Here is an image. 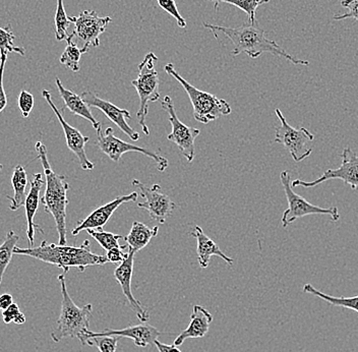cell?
Here are the masks:
<instances>
[{
    "mask_svg": "<svg viewBox=\"0 0 358 352\" xmlns=\"http://www.w3.org/2000/svg\"><path fill=\"white\" fill-rule=\"evenodd\" d=\"M154 344H155L159 352H181L178 346L174 344H165V343L160 342L159 340H156Z\"/></svg>",
    "mask_w": 358,
    "mask_h": 352,
    "instance_id": "cell-39",
    "label": "cell"
},
{
    "mask_svg": "<svg viewBox=\"0 0 358 352\" xmlns=\"http://www.w3.org/2000/svg\"><path fill=\"white\" fill-rule=\"evenodd\" d=\"M212 322L213 316L207 309L201 306H194L189 327L179 334L173 344L180 346L185 340L205 337L210 330Z\"/></svg>",
    "mask_w": 358,
    "mask_h": 352,
    "instance_id": "cell-20",
    "label": "cell"
},
{
    "mask_svg": "<svg viewBox=\"0 0 358 352\" xmlns=\"http://www.w3.org/2000/svg\"><path fill=\"white\" fill-rule=\"evenodd\" d=\"M56 87H57L58 92H59L60 97L64 100V105L71 113L75 115L80 116L84 120L90 121L93 125L94 129H99L102 127V123L95 120L93 114H92L91 108L87 105V103L83 100L82 96L73 93L71 90L64 88L62 85V80L56 78Z\"/></svg>",
    "mask_w": 358,
    "mask_h": 352,
    "instance_id": "cell-22",
    "label": "cell"
},
{
    "mask_svg": "<svg viewBox=\"0 0 358 352\" xmlns=\"http://www.w3.org/2000/svg\"><path fill=\"white\" fill-rule=\"evenodd\" d=\"M164 71L168 75L172 76L178 82L180 83L181 86L187 92L190 102H192V108H194V120L199 122L206 125L210 121L218 120L220 116L231 113V106L227 101L220 99L207 92L201 91L190 85L187 80L176 73L173 64H166Z\"/></svg>",
    "mask_w": 358,
    "mask_h": 352,
    "instance_id": "cell-5",
    "label": "cell"
},
{
    "mask_svg": "<svg viewBox=\"0 0 358 352\" xmlns=\"http://www.w3.org/2000/svg\"><path fill=\"white\" fill-rule=\"evenodd\" d=\"M192 237H196L198 241V248H196V253H198V262L201 269H206L210 264V260L213 255L221 258L226 263L232 266L234 265V259L226 255L225 253L220 250L218 246L212 241L210 237H208L203 232L200 226H194V230L190 233Z\"/></svg>",
    "mask_w": 358,
    "mask_h": 352,
    "instance_id": "cell-21",
    "label": "cell"
},
{
    "mask_svg": "<svg viewBox=\"0 0 358 352\" xmlns=\"http://www.w3.org/2000/svg\"><path fill=\"white\" fill-rule=\"evenodd\" d=\"M34 104H35V99H34L32 94L26 90H22L19 98H17V106L22 112V118H29L31 111H33Z\"/></svg>",
    "mask_w": 358,
    "mask_h": 352,
    "instance_id": "cell-34",
    "label": "cell"
},
{
    "mask_svg": "<svg viewBox=\"0 0 358 352\" xmlns=\"http://www.w3.org/2000/svg\"><path fill=\"white\" fill-rule=\"evenodd\" d=\"M162 108L167 112L168 120L172 127V132L168 134L167 140L176 143L180 153L187 159V162L192 163L196 156L194 141L201 134L200 129L187 127L179 120L173 101L169 96H166L163 99Z\"/></svg>",
    "mask_w": 358,
    "mask_h": 352,
    "instance_id": "cell-11",
    "label": "cell"
},
{
    "mask_svg": "<svg viewBox=\"0 0 358 352\" xmlns=\"http://www.w3.org/2000/svg\"><path fill=\"white\" fill-rule=\"evenodd\" d=\"M45 181L43 174H36L33 176L32 181H31V188L29 190L28 196H27L26 202H24V211H26L27 218V237H28L30 248L34 246L35 241V233H44V230L40 227V225L35 223V216L37 214L38 208H39L40 202H41L42 188H43Z\"/></svg>",
    "mask_w": 358,
    "mask_h": 352,
    "instance_id": "cell-19",
    "label": "cell"
},
{
    "mask_svg": "<svg viewBox=\"0 0 358 352\" xmlns=\"http://www.w3.org/2000/svg\"><path fill=\"white\" fill-rule=\"evenodd\" d=\"M158 232L159 226L149 228L144 223L136 221L134 222L133 226H131V232L123 239L127 242L129 248L136 253L145 248L152 241V239L158 234Z\"/></svg>",
    "mask_w": 358,
    "mask_h": 352,
    "instance_id": "cell-23",
    "label": "cell"
},
{
    "mask_svg": "<svg viewBox=\"0 0 358 352\" xmlns=\"http://www.w3.org/2000/svg\"><path fill=\"white\" fill-rule=\"evenodd\" d=\"M2 169H3V165L0 163V171H1Z\"/></svg>",
    "mask_w": 358,
    "mask_h": 352,
    "instance_id": "cell-42",
    "label": "cell"
},
{
    "mask_svg": "<svg viewBox=\"0 0 358 352\" xmlns=\"http://www.w3.org/2000/svg\"><path fill=\"white\" fill-rule=\"evenodd\" d=\"M8 53L0 55V113L6 109L8 105V97H6V90L3 87L4 67H6Z\"/></svg>",
    "mask_w": 358,
    "mask_h": 352,
    "instance_id": "cell-36",
    "label": "cell"
},
{
    "mask_svg": "<svg viewBox=\"0 0 358 352\" xmlns=\"http://www.w3.org/2000/svg\"><path fill=\"white\" fill-rule=\"evenodd\" d=\"M42 96L46 102L48 103L49 106L51 107L53 112H55L56 118L62 125V129H64V136H66V146L73 154L77 156L78 161H80V167L84 170H93V163L89 160L86 154V145L89 143V136H84L76 127H71L62 115V111L56 107L55 102L52 100L50 92L48 90H43L42 91Z\"/></svg>",
    "mask_w": 358,
    "mask_h": 352,
    "instance_id": "cell-14",
    "label": "cell"
},
{
    "mask_svg": "<svg viewBox=\"0 0 358 352\" xmlns=\"http://www.w3.org/2000/svg\"><path fill=\"white\" fill-rule=\"evenodd\" d=\"M80 96L90 108H97L102 111L109 120L117 125L134 142L140 140V134L134 131L133 127H129L127 123V120H131V113L127 109H120L109 101L102 99L93 92H84Z\"/></svg>",
    "mask_w": 358,
    "mask_h": 352,
    "instance_id": "cell-15",
    "label": "cell"
},
{
    "mask_svg": "<svg viewBox=\"0 0 358 352\" xmlns=\"http://www.w3.org/2000/svg\"><path fill=\"white\" fill-rule=\"evenodd\" d=\"M275 112L281 125L276 127L274 142L283 145L295 162H301L312 154L313 149H308V143L313 142L315 136L304 127H291L279 108Z\"/></svg>",
    "mask_w": 358,
    "mask_h": 352,
    "instance_id": "cell-8",
    "label": "cell"
},
{
    "mask_svg": "<svg viewBox=\"0 0 358 352\" xmlns=\"http://www.w3.org/2000/svg\"><path fill=\"white\" fill-rule=\"evenodd\" d=\"M20 241V237L13 230H10L6 233V239L0 246V286H1L2 277L4 272L8 269V265L10 264L13 259V251L17 246V242Z\"/></svg>",
    "mask_w": 358,
    "mask_h": 352,
    "instance_id": "cell-26",
    "label": "cell"
},
{
    "mask_svg": "<svg viewBox=\"0 0 358 352\" xmlns=\"http://www.w3.org/2000/svg\"><path fill=\"white\" fill-rule=\"evenodd\" d=\"M75 36L73 32L69 34V38L66 40V50L62 53L59 62L62 66H66L67 69H71L73 73H78L80 69V57H82V55H84V53H83L82 48H78V45L73 41V38Z\"/></svg>",
    "mask_w": 358,
    "mask_h": 352,
    "instance_id": "cell-27",
    "label": "cell"
},
{
    "mask_svg": "<svg viewBox=\"0 0 358 352\" xmlns=\"http://www.w3.org/2000/svg\"><path fill=\"white\" fill-rule=\"evenodd\" d=\"M11 185H13L15 194L13 197L8 196L6 198L11 201L10 211H17L24 205L27 196H28L26 192L27 185H28V176H27V171L24 166H15L13 176H11Z\"/></svg>",
    "mask_w": 358,
    "mask_h": 352,
    "instance_id": "cell-24",
    "label": "cell"
},
{
    "mask_svg": "<svg viewBox=\"0 0 358 352\" xmlns=\"http://www.w3.org/2000/svg\"><path fill=\"white\" fill-rule=\"evenodd\" d=\"M26 316L24 315V314L21 313L19 316H17V319L15 320V324L17 325H22L26 323Z\"/></svg>",
    "mask_w": 358,
    "mask_h": 352,
    "instance_id": "cell-41",
    "label": "cell"
},
{
    "mask_svg": "<svg viewBox=\"0 0 358 352\" xmlns=\"http://www.w3.org/2000/svg\"><path fill=\"white\" fill-rule=\"evenodd\" d=\"M69 20L75 24V35L84 42L82 48L84 55L89 52L90 46H99L100 36L112 22L110 17H100L95 10L82 11L78 17H69Z\"/></svg>",
    "mask_w": 358,
    "mask_h": 352,
    "instance_id": "cell-12",
    "label": "cell"
},
{
    "mask_svg": "<svg viewBox=\"0 0 358 352\" xmlns=\"http://www.w3.org/2000/svg\"><path fill=\"white\" fill-rule=\"evenodd\" d=\"M15 39V36L11 31L10 24L6 26V28H0V55L15 52L22 56L24 55L26 51L22 47L15 46L13 43Z\"/></svg>",
    "mask_w": 358,
    "mask_h": 352,
    "instance_id": "cell-30",
    "label": "cell"
},
{
    "mask_svg": "<svg viewBox=\"0 0 358 352\" xmlns=\"http://www.w3.org/2000/svg\"><path fill=\"white\" fill-rule=\"evenodd\" d=\"M36 152L38 159L43 166L46 190L41 198L45 212L50 214L55 218L56 230H57L59 244H66V208L69 206L67 192L69 190V183L66 176L56 174L51 168L48 161L46 146L43 143H36Z\"/></svg>",
    "mask_w": 358,
    "mask_h": 352,
    "instance_id": "cell-3",
    "label": "cell"
},
{
    "mask_svg": "<svg viewBox=\"0 0 358 352\" xmlns=\"http://www.w3.org/2000/svg\"><path fill=\"white\" fill-rule=\"evenodd\" d=\"M157 2L162 10L166 11L167 13H169L171 17L176 20L180 28H187V22L179 13L178 6H176V2L174 0H157Z\"/></svg>",
    "mask_w": 358,
    "mask_h": 352,
    "instance_id": "cell-33",
    "label": "cell"
},
{
    "mask_svg": "<svg viewBox=\"0 0 358 352\" xmlns=\"http://www.w3.org/2000/svg\"><path fill=\"white\" fill-rule=\"evenodd\" d=\"M13 304V297H11V295L6 293V295H0V311H6Z\"/></svg>",
    "mask_w": 358,
    "mask_h": 352,
    "instance_id": "cell-40",
    "label": "cell"
},
{
    "mask_svg": "<svg viewBox=\"0 0 358 352\" xmlns=\"http://www.w3.org/2000/svg\"><path fill=\"white\" fill-rule=\"evenodd\" d=\"M342 164L336 169H328L321 176L313 181H304L295 179L291 183L292 188H310L322 185L331 179H340L345 185H350L352 190L358 192V156L350 147L344 148L341 154Z\"/></svg>",
    "mask_w": 358,
    "mask_h": 352,
    "instance_id": "cell-10",
    "label": "cell"
},
{
    "mask_svg": "<svg viewBox=\"0 0 358 352\" xmlns=\"http://www.w3.org/2000/svg\"><path fill=\"white\" fill-rule=\"evenodd\" d=\"M21 313V309L17 304H11L6 311H2V320H3L4 324H10V323L15 322L17 316Z\"/></svg>",
    "mask_w": 358,
    "mask_h": 352,
    "instance_id": "cell-38",
    "label": "cell"
},
{
    "mask_svg": "<svg viewBox=\"0 0 358 352\" xmlns=\"http://www.w3.org/2000/svg\"><path fill=\"white\" fill-rule=\"evenodd\" d=\"M57 279L62 288V311L56 326L51 332V339L58 343L64 338H77L82 345H88V335L91 332L90 319L93 313V306L91 304L77 306L67 291L66 275L62 273Z\"/></svg>",
    "mask_w": 358,
    "mask_h": 352,
    "instance_id": "cell-4",
    "label": "cell"
},
{
    "mask_svg": "<svg viewBox=\"0 0 358 352\" xmlns=\"http://www.w3.org/2000/svg\"><path fill=\"white\" fill-rule=\"evenodd\" d=\"M341 6L347 8L348 11L342 15H335L333 19L335 21H342V20L353 19L358 22V0H342Z\"/></svg>",
    "mask_w": 358,
    "mask_h": 352,
    "instance_id": "cell-35",
    "label": "cell"
},
{
    "mask_svg": "<svg viewBox=\"0 0 358 352\" xmlns=\"http://www.w3.org/2000/svg\"><path fill=\"white\" fill-rule=\"evenodd\" d=\"M96 336H117L120 338H129V339L133 340L136 346L147 347L148 345L152 344V343L158 340V338L161 336V332L155 327L147 324V323L118 329V330L105 329L104 331L101 332L91 331L88 335V346H90V339L96 337Z\"/></svg>",
    "mask_w": 358,
    "mask_h": 352,
    "instance_id": "cell-18",
    "label": "cell"
},
{
    "mask_svg": "<svg viewBox=\"0 0 358 352\" xmlns=\"http://www.w3.org/2000/svg\"><path fill=\"white\" fill-rule=\"evenodd\" d=\"M98 142L97 146L99 147L102 153L107 155L113 162H118L122 159V155L129 153V152H136V153L144 154L145 156L153 159L157 163V168L159 171L163 172L166 170L168 160L161 155L151 151V150L145 149V148L138 147V146L133 145L120 140L114 134L112 127H107L105 132H102V129H97Z\"/></svg>",
    "mask_w": 358,
    "mask_h": 352,
    "instance_id": "cell-9",
    "label": "cell"
},
{
    "mask_svg": "<svg viewBox=\"0 0 358 352\" xmlns=\"http://www.w3.org/2000/svg\"><path fill=\"white\" fill-rule=\"evenodd\" d=\"M129 246H122L118 248H112L110 251H107L106 258L108 260V263H122L124 261L125 258L127 257L129 253Z\"/></svg>",
    "mask_w": 358,
    "mask_h": 352,
    "instance_id": "cell-37",
    "label": "cell"
},
{
    "mask_svg": "<svg viewBox=\"0 0 358 352\" xmlns=\"http://www.w3.org/2000/svg\"><path fill=\"white\" fill-rule=\"evenodd\" d=\"M158 57L153 52L148 53L138 66V76L131 82V85L138 92L140 98V107L136 112L138 125L142 127L145 136H150L149 127L145 123V118L149 114L150 103L157 102L160 99L159 93V76L155 69Z\"/></svg>",
    "mask_w": 358,
    "mask_h": 352,
    "instance_id": "cell-6",
    "label": "cell"
},
{
    "mask_svg": "<svg viewBox=\"0 0 358 352\" xmlns=\"http://www.w3.org/2000/svg\"><path fill=\"white\" fill-rule=\"evenodd\" d=\"M87 233L91 235L105 251H110L112 248H120V239H123L122 235L113 234L111 232H103L102 230H88Z\"/></svg>",
    "mask_w": 358,
    "mask_h": 352,
    "instance_id": "cell-31",
    "label": "cell"
},
{
    "mask_svg": "<svg viewBox=\"0 0 358 352\" xmlns=\"http://www.w3.org/2000/svg\"><path fill=\"white\" fill-rule=\"evenodd\" d=\"M131 183L140 190L141 196L144 199L143 203L138 204V207L148 211L151 219L159 224H165L176 209V204L163 192L161 185H153L149 188L138 179H134Z\"/></svg>",
    "mask_w": 358,
    "mask_h": 352,
    "instance_id": "cell-13",
    "label": "cell"
},
{
    "mask_svg": "<svg viewBox=\"0 0 358 352\" xmlns=\"http://www.w3.org/2000/svg\"><path fill=\"white\" fill-rule=\"evenodd\" d=\"M213 1H215V10H217L220 2H225V3L236 6L248 15V22L255 24V22H257L256 13L257 8L262 4L268 3L270 0H213Z\"/></svg>",
    "mask_w": 358,
    "mask_h": 352,
    "instance_id": "cell-28",
    "label": "cell"
},
{
    "mask_svg": "<svg viewBox=\"0 0 358 352\" xmlns=\"http://www.w3.org/2000/svg\"><path fill=\"white\" fill-rule=\"evenodd\" d=\"M117 336H96L90 339V346H96L99 352H116L118 346Z\"/></svg>",
    "mask_w": 358,
    "mask_h": 352,
    "instance_id": "cell-32",
    "label": "cell"
},
{
    "mask_svg": "<svg viewBox=\"0 0 358 352\" xmlns=\"http://www.w3.org/2000/svg\"><path fill=\"white\" fill-rule=\"evenodd\" d=\"M69 17L66 15L64 10V0H57V6H56L55 24V37L57 41H64L69 38V34L67 33V29L71 26Z\"/></svg>",
    "mask_w": 358,
    "mask_h": 352,
    "instance_id": "cell-29",
    "label": "cell"
},
{
    "mask_svg": "<svg viewBox=\"0 0 358 352\" xmlns=\"http://www.w3.org/2000/svg\"><path fill=\"white\" fill-rule=\"evenodd\" d=\"M138 192H134L125 196L117 197L113 201L105 204L104 206L97 208L95 211L91 213L87 218L84 220L78 222L77 227L71 232L73 237H77L80 232L84 230H102L107 222L111 218L112 215L114 214L116 210L124 203H129V202H136L138 199Z\"/></svg>",
    "mask_w": 358,
    "mask_h": 352,
    "instance_id": "cell-17",
    "label": "cell"
},
{
    "mask_svg": "<svg viewBox=\"0 0 358 352\" xmlns=\"http://www.w3.org/2000/svg\"><path fill=\"white\" fill-rule=\"evenodd\" d=\"M203 24L214 35L217 33H222L228 40H230L234 44V50L231 53L234 56L245 53L250 58H257L263 53H271L273 55L286 58L288 62L295 66H310L308 60L297 59L293 57L288 55L276 41L268 39L265 31L259 28L257 22L252 24L248 22L236 28L216 26L207 22H203Z\"/></svg>",
    "mask_w": 358,
    "mask_h": 352,
    "instance_id": "cell-1",
    "label": "cell"
},
{
    "mask_svg": "<svg viewBox=\"0 0 358 352\" xmlns=\"http://www.w3.org/2000/svg\"><path fill=\"white\" fill-rule=\"evenodd\" d=\"M13 253L27 255L39 260L43 263L53 265L62 268L66 275L71 268H77L84 272L88 267L102 266L108 263L106 255H97L91 251V242L87 239L80 246H62L42 241L36 248H22L15 246Z\"/></svg>",
    "mask_w": 358,
    "mask_h": 352,
    "instance_id": "cell-2",
    "label": "cell"
},
{
    "mask_svg": "<svg viewBox=\"0 0 358 352\" xmlns=\"http://www.w3.org/2000/svg\"><path fill=\"white\" fill-rule=\"evenodd\" d=\"M134 255L136 252L129 248V253L124 261L120 263V266L114 270V278L117 283L122 287L123 295L127 298L129 307L136 314L138 319L142 323H147L150 319L149 314L145 311L144 307L140 302L134 297L133 288H131V279L134 274Z\"/></svg>",
    "mask_w": 358,
    "mask_h": 352,
    "instance_id": "cell-16",
    "label": "cell"
},
{
    "mask_svg": "<svg viewBox=\"0 0 358 352\" xmlns=\"http://www.w3.org/2000/svg\"><path fill=\"white\" fill-rule=\"evenodd\" d=\"M280 181L283 185L284 192H285L286 198L288 201V208L282 215V226L284 228L288 227L291 223H293L297 219L303 218L308 215H328L332 218L333 221H338L340 219V213L337 207L321 208L313 205L306 199L293 192L292 185H291V177L289 172L282 171L280 174Z\"/></svg>",
    "mask_w": 358,
    "mask_h": 352,
    "instance_id": "cell-7",
    "label": "cell"
},
{
    "mask_svg": "<svg viewBox=\"0 0 358 352\" xmlns=\"http://www.w3.org/2000/svg\"><path fill=\"white\" fill-rule=\"evenodd\" d=\"M303 293L312 295L323 300L324 302H328L331 306L341 307V308L352 309L358 314V295L350 297H335L332 295H326L321 290H317L312 284L308 283L303 286Z\"/></svg>",
    "mask_w": 358,
    "mask_h": 352,
    "instance_id": "cell-25",
    "label": "cell"
}]
</instances>
